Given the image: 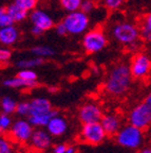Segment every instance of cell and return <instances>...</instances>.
Listing matches in <instances>:
<instances>
[{"label": "cell", "mask_w": 151, "mask_h": 153, "mask_svg": "<svg viewBox=\"0 0 151 153\" xmlns=\"http://www.w3.org/2000/svg\"><path fill=\"white\" fill-rule=\"evenodd\" d=\"M133 78L130 72L129 65L117 63L109 70L104 83V89L111 97H123L131 88Z\"/></svg>", "instance_id": "1"}, {"label": "cell", "mask_w": 151, "mask_h": 153, "mask_svg": "<svg viewBox=\"0 0 151 153\" xmlns=\"http://www.w3.org/2000/svg\"><path fill=\"white\" fill-rule=\"evenodd\" d=\"M56 110L52 106V103L45 97H36L30 100V115L28 120L34 128H45L48 122L55 115Z\"/></svg>", "instance_id": "2"}, {"label": "cell", "mask_w": 151, "mask_h": 153, "mask_svg": "<svg viewBox=\"0 0 151 153\" xmlns=\"http://www.w3.org/2000/svg\"><path fill=\"white\" fill-rule=\"evenodd\" d=\"M115 141L118 146L128 150L141 149L145 141V131L134 127L132 124H123V127L117 132Z\"/></svg>", "instance_id": "3"}, {"label": "cell", "mask_w": 151, "mask_h": 153, "mask_svg": "<svg viewBox=\"0 0 151 153\" xmlns=\"http://www.w3.org/2000/svg\"><path fill=\"white\" fill-rule=\"evenodd\" d=\"M111 36L120 45L128 47L131 44L139 42L141 30L139 26L128 20L117 22L111 27Z\"/></svg>", "instance_id": "4"}, {"label": "cell", "mask_w": 151, "mask_h": 153, "mask_svg": "<svg viewBox=\"0 0 151 153\" xmlns=\"http://www.w3.org/2000/svg\"><path fill=\"white\" fill-rule=\"evenodd\" d=\"M81 45L87 53H98L107 47L108 37L102 29H92L84 34Z\"/></svg>", "instance_id": "5"}, {"label": "cell", "mask_w": 151, "mask_h": 153, "mask_svg": "<svg viewBox=\"0 0 151 153\" xmlns=\"http://www.w3.org/2000/svg\"><path fill=\"white\" fill-rule=\"evenodd\" d=\"M62 22L66 26L69 34L80 35L87 32L90 26V18L88 14L78 10V11L68 13L62 19Z\"/></svg>", "instance_id": "6"}, {"label": "cell", "mask_w": 151, "mask_h": 153, "mask_svg": "<svg viewBox=\"0 0 151 153\" xmlns=\"http://www.w3.org/2000/svg\"><path fill=\"white\" fill-rule=\"evenodd\" d=\"M129 68L133 80L147 79L151 74V56L146 52L135 53L130 61Z\"/></svg>", "instance_id": "7"}, {"label": "cell", "mask_w": 151, "mask_h": 153, "mask_svg": "<svg viewBox=\"0 0 151 153\" xmlns=\"http://www.w3.org/2000/svg\"><path fill=\"white\" fill-rule=\"evenodd\" d=\"M127 119L128 123L146 131L151 127V110L144 101L139 102L129 111Z\"/></svg>", "instance_id": "8"}, {"label": "cell", "mask_w": 151, "mask_h": 153, "mask_svg": "<svg viewBox=\"0 0 151 153\" xmlns=\"http://www.w3.org/2000/svg\"><path fill=\"white\" fill-rule=\"evenodd\" d=\"M79 136L84 143L91 146H97L104 143L108 135L105 132L100 122H93V123L83 124Z\"/></svg>", "instance_id": "9"}, {"label": "cell", "mask_w": 151, "mask_h": 153, "mask_svg": "<svg viewBox=\"0 0 151 153\" xmlns=\"http://www.w3.org/2000/svg\"><path fill=\"white\" fill-rule=\"evenodd\" d=\"M34 132V127L31 122L24 118H19L13 122L10 129V135L12 139L19 143H26L31 139L32 134Z\"/></svg>", "instance_id": "10"}, {"label": "cell", "mask_w": 151, "mask_h": 153, "mask_svg": "<svg viewBox=\"0 0 151 153\" xmlns=\"http://www.w3.org/2000/svg\"><path fill=\"white\" fill-rule=\"evenodd\" d=\"M78 119L83 124L93 123V122H100L104 113L99 104L95 102L84 103L79 108L77 113Z\"/></svg>", "instance_id": "11"}, {"label": "cell", "mask_w": 151, "mask_h": 153, "mask_svg": "<svg viewBox=\"0 0 151 153\" xmlns=\"http://www.w3.org/2000/svg\"><path fill=\"white\" fill-rule=\"evenodd\" d=\"M29 143L34 150L45 151L52 146V136L45 129L37 128V129H34Z\"/></svg>", "instance_id": "12"}, {"label": "cell", "mask_w": 151, "mask_h": 153, "mask_svg": "<svg viewBox=\"0 0 151 153\" xmlns=\"http://www.w3.org/2000/svg\"><path fill=\"white\" fill-rule=\"evenodd\" d=\"M29 19H30V22L33 26L43 29L45 32L48 31V30H51L55 26L53 17L49 13L40 9H35L32 12H30Z\"/></svg>", "instance_id": "13"}, {"label": "cell", "mask_w": 151, "mask_h": 153, "mask_svg": "<svg viewBox=\"0 0 151 153\" xmlns=\"http://www.w3.org/2000/svg\"><path fill=\"white\" fill-rule=\"evenodd\" d=\"M100 124L104 128L108 136H115L117 132L123 127V120L120 115L117 113H108L103 116Z\"/></svg>", "instance_id": "14"}, {"label": "cell", "mask_w": 151, "mask_h": 153, "mask_svg": "<svg viewBox=\"0 0 151 153\" xmlns=\"http://www.w3.org/2000/svg\"><path fill=\"white\" fill-rule=\"evenodd\" d=\"M69 129V123L67 119L62 115H55L48 122L45 130L51 134L52 137H60L67 133Z\"/></svg>", "instance_id": "15"}, {"label": "cell", "mask_w": 151, "mask_h": 153, "mask_svg": "<svg viewBox=\"0 0 151 153\" xmlns=\"http://www.w3.org/2000/svg\"><path fill=\"white\" fill-rule=\"evenodd\" d=\"M19 36H20V32L14 25L0 28V45L4 47H11L18 42Z\"/></svg>", "instance_id": "16"}, {"label": "cell", "mask_w": 151, "mask_h": 153, "mask_svg": "<svg viewBox=\"0 0 151 153\" xmlns=\"http://www.w3.org/2000/svg\"><path fill=\"white\" fill-rule=\"evenodd\" d=\"M3 85L5 87H9V88H13V89H33L38 86V82L37 81L29 82L21 79L20 76H13V78L5 79L3 81Z\"/></svg>", "instance_id": "17"}, {"label": "cell", "mask_w": 151, "mask_h": 153, "mask_svg": "<svg viewBox=\"0 0 151 153\" xmlns=\"http://www.w3.org/2000/svg\"><path fill=\"white\" fill-rule=\"evenodd\" d=\"M5 11H7V15L12 18L14 24H18V22H21L23 20H26L29 17V14H30L29 12H26V10H23L22 7H19L15 1L12 3H10L5 7Z\"/></svg>", "instance_id": "18"}, {"label": "cell", "mask_w": 151, "mask_h": 153, "mask_svg": "<svg viewBox=\"0 0 151 153\" xmlns=\"http://www.w3.org/2000/svg\"><path fill=\"white\" fill-rule=\"evenodd\" d=\"M139 30H141V38L146 43L151 44V12L143 16L139 24Z\"/></svg>", "instance_id": "19"}, {"label": "cell", "mask_w": 151, "mask_h": 153, "mask_svg": "<svg viewBox=\"0 0 151 153\" xmlns=\"http://www.w3.org/2000/svg\"><path fill=\"white\" fill-rule=\"evenodd\" d=\"M17 103L18 102L14 98L10 97V96H5L0 100V108L4 114L12 115L16 112Z\"/></svg>", "instance_id": "20"}, {"label": "cell", "mask_w": 151, "mask_h": 153, "mask_svg": "<svg viewBox=\"0 0 151 153\" xmlns=\"http://www.w3.org/2000/svg\"><path fill=\"white\" fill-rule=\"evenodd\" d=\"M45 60L43 57H30V59H22L16 62V66L20 69H31L34 67L40 66L41 64H43Z\"/></svg>", "instance_id": "21"}, {"label": "cell", "mask_w": 151, "mask_h": 153, "mask_svg": "<svg viewBox=\"0 0 151 153\" xmlns=\"http://www.w3.org/2000/svg\"><path fill=\"white\" fill-rule=\"evenodd\" d=\"M31 53L33 55L37 57H51L55 54V50L53 49L52 47H49V46H45V45H41V46H35V47L31 48Z\"/></svg>", "instance_id": "22"}, {"label": "cell", "mask_w": 151, "mask_h": 153, "mask_svg": "<svg viewBox=\"0 0 151 153\" xmlns=\"http://www.w3.org/2000/svg\"><path fill=\"white\" fill-rule=\"evenodd\" d=\"M81 2H83V0H59L62 7L67 13L78 11L80 9Z\"/></svg>", "instance_id": "23"}, {"label": "cell", "mask_w": 151, "mask_h": 153, "mask_svg": "<svg viewBox=\"0 0 151 153\" xmlns=\"http://www.w3.org/2000/svg\"><path fill=\"white\" fill-rule=\"evenodd\" d=\"M16 113L19 117H29L30 115V101H20L17 103Z\"/></svg>", "instance_id": "24"}, {"label": "cell", "mask_w": 151, "mask_h": 153, "mask_svg": "<svg viewBox=\"0 0 151 153\" xmlns=\"http://www.w3.org/2000/svg\"><path fill=\"white\" fill-rule=\"evenodd\" d=\"M126 0H103V4L108 11H117L123 7Z\"/></svg>", "instance_id": "25"}, {"label": "cell", "mask_w": 151, "mask_h": 153, "mask_svg": "<svg viewBox=\"0 0 151 153\" xmlns=\"http://www.w3.org/2000/svg\"><path fill=\"white\" fill-rule=\"evenodd\" d=\"M15 2L19 5L20 7H22L23 10H26V12H32L33 10L36 9L38 4V0H16Z\"/></svg>", "instance_id": "26"}, {"label": "cell", "mask_w": 151, "mask_h": 153, "mask_svg": "<svg viewBox=\"0 0 151 153\" xmlns=\"http://www.w3.org/2000/svg\"><path fill=\"white\" fill-rule=\"evenodd\" d=\"M17 76L29 82L37 81V74L32 69H20Z\"/></svg>", "instance_id": "27"}, {"label": "cell", "mask_w": 151, "mask_h": 153, "mask_svg": "<svg viewBox=\"0 0 151 153\" xmlns=\"http://www.w3.org/2000/svg\"><path fill=\"white\" fill-rule=\"evenodd\" d=\"M13 122L14 121H13L11 115L4 114V113H1V114H0V126H1V128L3 129V131H10Z\"/></svg>", "instance_id": "28"}, {"label": "cell", "mask_w": 151, "mask_h": 153, "mask_svg": "<svg viewBox=\"0 0 151 153\" xmlns=\"http://www.w3.org/2000/svg\"><path fill=\"white\" fill-rule=\"evenodd\" d=\"M0 153H14L13 145L5 137H0Z\"/></svg>", "instance_id": "29"}, {"label": "cell", "mask_w": 151, "mask_h": 153, "mask_svg": "<svg viewBox=\"0 0 151 153\" xmlns=\"http://www.w3.org/2000/svg\"><path fill=\"white\" fill-rule=\"evenodd\" d=\"M95 2L93 0H83L81 5H80V11H83L84 13L89 15L90 13H92L95 10Z\"/></svg>", "instance_id": "30"}, {"label": "cell", "mask_w": 151, "mask_h": 153, "mask_svg": "<svg viewBox=\"0 0 151 153\" xmlns=\"http://www.w3.org/2000/svg\"><path fill=\"white\" fill-rule=\"evenodd\" d=\"M12 57V50L9 47L1 46L0 47V64L1 63H7Z\"/></svg>", "instance_id": "31"}, {"label": "cell", "mask_w": 151, "mask_h": 153, "mask_svg": "<svg viewBox=\"0 0 151 153\" xmlns=\"http://www.w3.org/2000/svg\"><path fill=\"white\" fill-rule=\"evenodd\" d=\"M54 29H55V32H56V34H57V35H59V36H65L67 33H68L66 26H65V24L62 22H58V24L55 25Z\"/></svg>", "instance_id": "32"}, {"label": "cell", "mask_w": 151, "mask_h": 153, "mask_svg": "<svg viewBox=\"0 0 151 153\" xmlns=\"http://www.w3.org/2000/svg\"><path fill=\"white\" fill-rule=\"evenodd\" d=\"M67 145L66 143H57L53 147V153H66L67 151Z\"/></svg>", "instance_id": "33"}, {"label": "cell", "mask_w": 151, "mask_h": 153, "mask_svg": "<svg viewBox=\"0 0 151 153\" xmlns=\"http://www.w3.org/2000/svg\"><path fill=\"white\" fill-rule=\"evenodd\" d=\"M31 33L33 34L34 36H40V35H43V34L45 33V31H43V29L38 28V27H36V26H32Z\"/></svg>", "instance_id": "34"}, {"label": "cell", "mask_w": 151, "mask_h": 153, "mask_svg": "<svg viewBox=\"0 0 151 153\" xmlns=\"http://www.w3.org/2000/svg\"><path fill=\"white\" fill-rule=\"evenodd\" d=\"M144 102L148 105L149 108L151 110V91L146 95V97H145V99H144Z\"/></svg>", "instance_id": "35"}, {"label": "cell", "mask_w": 151, "mask_h": 153, "mask_svg": "<svg viewBox=\"0 0 151 153\" xmlns=\"http://www.w3.org/2000/svg\"><path fill=\"white\" fill-rule=\"evenodd\" d=\"M139 153H151V146L142 147L141 150L139 151Z\"/></svg>", "instance_id": "36"}, {"label": "cell", "mask_w": 151, "mask_h": 153, "mask_svg": "<svg viewBox=\"0 0 151 153\" xmlns=\"http://www.w3.org/2000/svg\"><path fill=\"white\" fill-rule=\"evenodd\" d=\"M66 153H76V148L74 146H68Z\"/></svg>", "instance_id": "37"}, {"label": "cell", "mask_w": 151, "mask_h": 153, "mask_svg": "<svg viewBox=\"0 0 151 153\" xmlns=\"http://www.w3.org/2000/svg\"><path fill=\"white\" fill-rule=\"evenodd\" d=\"M4 13H5V7H0V20H1V17L3 16Z\"/></svg>", "instance_id": "38"}, {"label": "cell", "mask_w": 151, "mask_h": 153, "mask_svg": "<svg viewBox=\"0 0 151 153\" xmlns=\"http://www.w3.org/2000/svg\"><path fill=\"white\" fill-rule=\"evenodd\" d=\"M49 91H51V93H54V91H57V88H56V87H50Z\"/></svg>", "instance_id": "39"}, {"label": "cell", "mask_w": 151, "mask_h": 153, "mask_svg": "<svg viewBox=\"0 0 151 153\" xmlns=\"http://www.w3.org/2000/svg\"><path fill=\"white\" fill-rule=\"evenodd\" d=\"M3 132H4V131H3V129L1 128V126H0V135H1V134H2Z\"/></svg>", "instance_id": "40"}, {"label": "cell", "mask_w": 151, "mask_h": 153, "mask_svg": "<svg viewBox=\"0 0 151 153\" xmlns=\"http://www.w3.org/2000/svg\"><path fill=\"white\" fill-rule=\"evenodd\" d=\"M14 1H16V0H14Z\"/></svg>", "instance_id": "41"}]
</instances>
